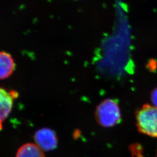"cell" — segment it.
<instances>
[{"label":"cell","mask_w":157,"mask_h":157,"mask_svg":"<svg viewBox=\"0 0 157 157\" xmlns=\"http://www.w3.org/2000/svg\"><path fill=\"white\" fill-rule=\"evenodd\" d=\"M97 122L103 127H111L121 120V113L116 101L105 99L98 106L95 112Z\"/></svg>","instance_id":"6da1fadb"},{"label":"cell","mask_w":157,"mask_h":157,"mask_svg":"<svg viewBox=\"0 0 157 157\" xmlns=\"http://www.w3.org/2000/svg\"><path fill=\"white\" fill-rule=\"evenodd\" d=\"M137 125L140 132L157 137V107L144 105L136 115Z\"/></svg>","instance_id":"7a4b0ae2"},{"label":"cell","mask_w":157,"mask_h":157,"mask_svg":"<svg viewBox=\"0 0 157 157\" xmlns=\"http://www.w3.org/2000/svg\"><path fill=\"white\" fill-rule=\"evenodd\" d=\"M34 139L36 144L44 151H50L56 148L58 140L55 132L49 128L39 129L35 133Z\"/></svg>","instance_id":"3957f363"},{"label":"cell","mask_w":157,"mask_h":157,"mask_svg":"<svg viewBox=\"0 0 157 157\" xmlns=\"http://www.w3.org/2000/svg\"><path fill=\"white\" fill-rule=\"evenodd\" d=\"M13 97L10 93V91H7L6 89L1 88L0 90V121H1V129H2V125L6 118L9 115L12 110L13 102Z\"/></svg>","instance_id":"277c9868"},{"label":"cell","mask_w":157,"mask_h":157,"mask_svg":"<svg viewBox=\"0 0 157 157\" xmlns=\"http://www.w3.org/2000/svg\"><path fill=\"white\" fill-rule=\"evenodd\" d=\"M0 62V78L1 80H4L12 74L14 70L15 64L11 55L5 52H1Z\"/></svg>","instance_id":"5b68a950"},{"label":"cell","mask_w":157,"mask_h":157,"mask_svg":"<svg viewBox=\"0 0 157 157\" xmlns=\"http://www.w3.org/2000/svg\"><path fill=\"white\" fill-rule=\"evenodd\" d=\"M43 151L36 144L27 143L18 150L16 157H45Z\"/></svg>","instance_id":"8992f818"},{"label":"cell","mask_w":157,"mask_h":157,"mask_svg":"<svg viewBox=\"0 0 157 157\" xmlns=\"http://www.w3.org/2000/svg\"><path fill=\"white\" fill-rule=\"evenodd\" d=\"M151 99L155 106L157 107V88L155 89L151 94Z\"/></svg>","instance_id":"52a82bcc"}]
</instances>
